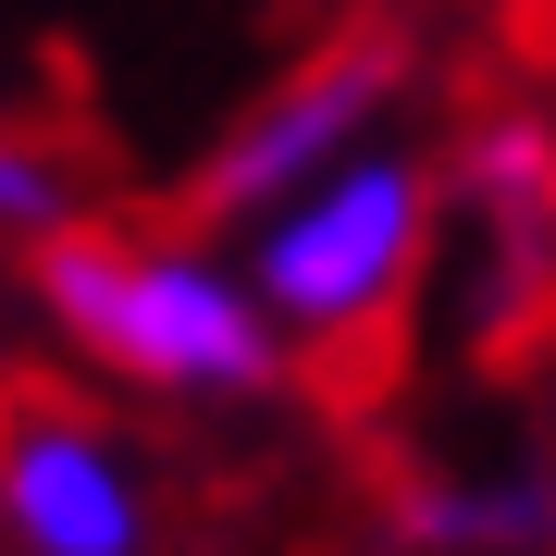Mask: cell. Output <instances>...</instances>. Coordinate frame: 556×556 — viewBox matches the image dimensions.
I'll return each mask as SVG.
<instances>
[{
  "label": "cell",
  "mask_w": 556,
  "mask_h": 556,
  "mask_svg": "<svg viewBox=\"0 0 556 556\" xmlns=\"http://www.w3.org/2000/svg\"><path fill=\"white\" fill-rule=\"evenodd\" d=\"M38 298H50V321L87 358H112V371H137V383L260 396V383L285 371L273 309H260L248 285H223L211 260H149V248H112V236H87V223H62V236H38Z\"/></svg>",
  "instance_id": "obj_1"
},
{
  "label": "cell",
  "mask_w": 556,
  "mask_h": 556,
  "mask_svg": "<svg viewBox=\"0 0 556 556\" xmlns=\"http://www.w3.org/2000/svg\"><path fill=\"white\" fill-rule=\"evenodd\" d=\"M420 236H433V186H420L408 161H334V174H309V199L260 236L248 298L273 321H298V334H346V321L408 298Z\"/></svg>",
  "instance_id": "obj_2"
},
{
  "label": "cell",
  "mask_w": 556,
  "mask_h": 556,
  "mask_svg": "<svg viewBox=\"0 0 556 556\" xmlns=\"http://www.w3.org/2000/svg\"><path fill=\"white\" fill-rule=\"evenodd\" d=\"M408 87V50L396 38H334L321 62H298V75L260 100L236 137L211 149V174L186 186V211L199 223H248V211H273L285 186H309V174H334V161L371 137V112Z\"/></svg>",
  "instance_id": "obj_3"
},
{
  "label": "cell",
  "mask_w": 556,
  "mask_h": 556,
  "mask_svg": "<svg viewBox=\"0 0 556 556\" xmlns=\"http://www.w3.org/2000/svg\"><path fill=\"white\" fill-rule=\"evenodd\" d=\"M0 507H13L25 556H137L149 544L124 457L75 420H13L0 433Z\"/></svg>",
  "instance_id": "obj_4"
},
{
  "label": "cell",
  "mask_w": 556,
  "mask_h": 556,
  "mask_svg": "<svg viewBox=\"0 0 556 556\" xmlns=\"http://www.w3.org/2000/svg\"><path fill=\"white\" fill-rule=\"evenodd\" d=\"M396 532L433 544V556H519V544L556 532V482L519 470L495 495H470V482H396Z\"/></svg>",
  "instance_id": "obj_5"
},
{
  "label": "cell",
  "mask_w": 556,
  "mask_h": 556,
  "mask_svg": "<svg viewBox=\"0 0 556 556\" xmlns=\"http://www.w3.org/2000/svg\"><path fill=\"white\" fill-rule=\"evenodd\" d=\"M0 223H13V236H62V223H75V186H62L50 149H13V137H0Z\"/></svg>",
  "instance_id": "obj_6"
},
{
  "label": "cell",
  "mask_w": 556,
  "mask_h": 556,
  "mask_svg": "<svg viewBox=\"0 0 556 556\" xmlns=\"http://www.w3.org/2000/svg\"><path fill=\"white\" fill-rule=\"evenodd\" d=\"M544 236H556V186H544Z\"/></svg>",
  "instance_id": "obj_7"
}]
</instances>
